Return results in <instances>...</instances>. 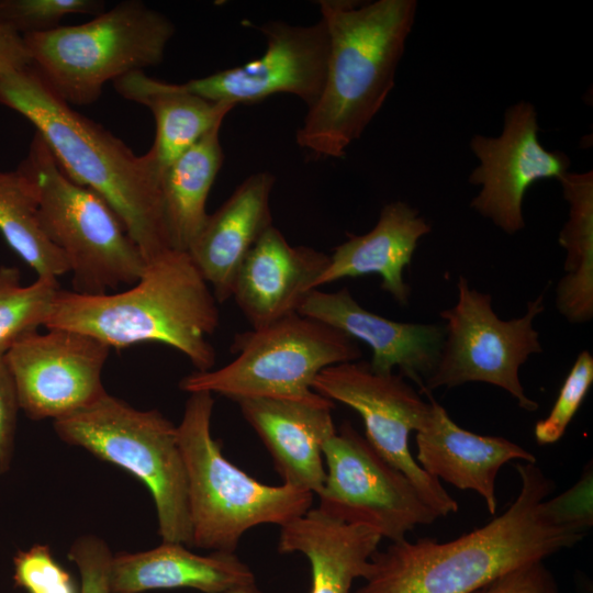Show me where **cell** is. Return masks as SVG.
Returning <instances> with one entry per match:
<instances>
[{
  "mask_svg": "<svg viewBox=\"0 0 593 593\" xmlns=\"http://www.w3.org/2000/svg\"><path fill=\"white\" fill-rule=\"evenodd\" d=\"M558 180L569 219L559 234L567 257L556 305L570 323H585L593 316V172L568 171Z\"/></svg>",
  "mask_w": 593,
  "mask_h": 593,
  "instance_id": "obj_26",
  "label": "cell"
},
{
  "mask_svg": "<svg viewBox=\"0 0 593 593\" xmlns=\"http://www.w3.org/2000/svg\"><path fill=\"white\" fill-rule=\"evenodd\" d=\"M275 177L258 171L246 178L208 219L187 251L219 303L232 298L237 272L250 249L272 225Z\"/></svg>",
  "mask_w": 593,
  "mask_h": 593,
  "instance_id": "obj_19",
  "label": "cell"
},
{
  "mask_svg": "<svg viewBox=\"0 0 593 593\" xmlns=\"http://www.w3.org/2000/svg\"><path fill=\"white\" fill-rule=\"evenodd\" d=\"M110 347L64 328L32 333L4 354L19 406L38 421L70 415L107 393L102 369Z\"/></svg>",
  "mask_w": 593,
  "mask_h": 593,
  "instance_id": "obj_13",
  "label": "cell"
},
{
  "mask_svg": "<svg viewBox=\"0 0 593 593\" xmlns=\"http://www.w3.org/2000/svg\"><path fill=\"white\" fill-rule=\"evenodd\" d=\"M20 410L15 387L4 355L0 354V475L11 467Z\"/></svg>",
  "mask_w": 593,
  "mask_h": 593,
  "instance_id": "obj_34",
  "label": "cell"
},
{
  "mask_svg": "<svg viewBox=\"0 0 593 593\" xmlns=\"http://www.w3.org/2000/svg\"><path fill=\"white\" fill-rule=\"evenodd\" d=\"M318 7L329 40L326 78L296 131V143L314 155L340 158L394 87L417 2L321 0Z\"/></svg>",
  "mask_w": 593,
  "mask_h": 593,
  "instance_id": "obj_3",
  "label": "cell"
},
{
  "mask_svg": "<svg viewBox=\"0 0 593 593\" xmlns=\"http://www.w3.org/2000/svg\"><path fill=\"white\" fill-rule=\"evenodd\" d=\"M59 290L55 277H37L23 287L16 268H0V354L44 326Z\"/></svg>",
  "mask_w": 593,
  "mask_h": 593,
  "instance_id": "obj_28",
  "label": "cell"
},
{
  "mask_svg": "<svg viewBox=\"0 0 593 593\" xmlns=\"http://www.w3.org/2000/svg\"><path fill=\"white\" fill-rule=\"evenodd\" d=\"M298 313L333 326L372 350L370 368L378 373H399L422 390L441 351L445 331L437 324L404 323L365 310L344 288L335 292L314 289Z\"/></svg>",
  "mask_w": 593,
  "mask_h": 593,
  "instance_id": "obj_16",
  "label": "cell"
},
{
  "mask_svg": "<svg viewBox=\"0 0 593 593\" xmlns=\"http://www.w3.org/2000/svg\"><path fill=\"white\" fill-rule=\"evenodd\" d=\"M323 458L326 475L316 508L326 516L372 528L391 542L439 518L411 481L349 422L325 441Z\"/></svg>",
  "mask_w": 593,
  "mask_h": 593,
  "instance_id": "obj_11",
  "label": "cell"
},
{
  "mask_svg": "<svg viewBox=\"0 0 593 593\" xmlns=\"http://www.w3.org/2000/svg\"><path fill=\"white\" fill-rule=\"evenodd\" d=\"M329 256L306 246H292L271 225L245 257L232 298L251 328L298 313L328 264Z\"/></svg>",
  "mask_w": 593,
  "mask_h": 593,
  "instance_id": "obj_18",
  "label": "cell"
},
{
  "mask_svg": "<svg viewBox=\"0 0 593 593\" xmlns=\"http://www.w3.org/2000/svg\"><path fill=\"white\" fill-rule=\"evenodd\" d=\"M231 351L237 355L231 362L215 370H195L181 379L179 388L235 402L253 398L320 402L326 398L312 388L316 376L362 355L344 332L299 313L236 334Z\"/></svg>",
  "mask_w": 593,
  "mask_h": 593,
  "instance_id": "obj_8",
  "label": "cell"
},
{
  "mask_svg": "<svg viewBox=\"0 0 593 593\" xmlns=\"http://www.w3.org/2000/svg\"><path fill=\"white\" fill-rule=\"evenodd\" d=\"M217 305L189 254L168 249L125 291L89 295L60 289L44 327L83 333L118 349L165 344L197 371H208L216 359L209 337L220 324Z\"/></svg>",
  "mask_w": 593,
  "mask_h": 593,
  "instance_id": "obj_4",
  "label": "cell"
},
{
  "mask_svg": "<svg viewBox=\"0 0 593 593\" xmlns=\"http://www.w3.org/2000/svg\"><path fill=\"white\" fill-rule=\"evenodd\" d=\"M189 394L177 433L187 471L191 547L235 552L248 529L281 527L312 508L313 493L261 483L228 461L211 434L213 394Z\"/></svg>",
  "mask_w": 593,
  "mask_h": 593,
  "instance_id": "obj_5",
  "label": "cell"
},
{
  "mask_svg": "<svg viewBox=\"0 0 593 593\" xmlns=\"http://www.w3.org/2000/svg\"><path fill=\"white\" fill-rule=\"evenodd\" d=\"M457 290L456 304L439 313L444 343L423 391L484 382L505 390L523 410L536 411L538 403L526 395L519 368L532 354L542 351L533 322L545 309L544 294L527 303L523 316L504 321L494 312L492 296L470 288L467 278L459 277Z\"/></svg>",
  "mask_w": 593,
  "mask_h": 593,
  "instance_id": "obj_10",
  "label": "cell"
},
{
  "mask_svg": "<svg viewBox=\"0 0 593 593\" xmlns=\"http://www.w3.org/2000/svg\"><path fill=\"white\" fill-rule=\"evenodd\" d=\"M13 581L26 593H80L72 575L55 559L51 547L43 544L16 552Z\"/></svg>",
  "mask_w": 593,
  "mask_h": 593,
  "instance_id": "obj_31",
  "label": "cell"
},
{
  "mask_svg": "<svg viewBox=\"0 0 593 593\" xmlns=\"http://www.w3.org/2000/svg\"><path fill=\"white\" fill-rule=\"evenodd\" d=\"M538 131L534 105L519 101L506 110L501 135H473L470 141L480 164L469 181L481 186L471 208L510 235L525 226L522 205L528 188L569 171V157L544 148Z\"/></svg>",
  "mask_w": 593,
  "mask_h": 593,
  "instance_id": "obj_15",
  "label": "cell"
},
{
  "mask_svg": "<svg viewBox=\"0 0 593 593\" xmlns=\"http://www.w3.org/2000/svg\"><path fill=\"white\" fill-rule=\"evenodd\" d=\"M113 86L124 99L152 112L156 133L148 152L161 172L213 127L222 125L235 107L202 98L183 83L161 81L144 71L124 75L114 80Z\"/></svg>",
  "mask_w": 593,
  "mask_h": 593,
  "instance_id": "obj_24",
  "label": "cell"
},
{
  "mask_svg": "<svg viewBox=\"0 0 593 593\" xmlns=\"http://www.w3.org/2000/svg\"><path fill=\"white\" fill-rule=\"evenodd\" d=\"M220 128L213 127L161 172L163 212L172 249L188 251L208 219V197L223 164Z\"/></svg>",
  "mask_w": 593,
  "mask_h": 593,
  "instance_id": "obj_25",
  "label": "cell"
},
{
  "mask_svg": "<svg viewBox=\"0 0 593 593\" xmlns=\"http://www.w3.org/2000/svg\"><path fill=\"white\" fill-rule=\"evenodd\" d=\"M22 164L35 180L42 227L68 265L72 291L99 295L136 283L147 262L109 204L69 179L36 133Z\"/></svg>",
  "mask_w": 593,
  "mask_h": 593,
  "instance_id": "obj_9",
  "label": "cell"
},
{
  "mask_svg": "<svg viewBox=\"0 0 593 593\" xmlns=\"http://www.w3.org/2000/svg\"><path fill=\"white\" fill-rule=\"evenodd\" d=\"M176 33L164 13L124 0L92 20L24 35L31 67L69 105L94 103L110 80L160 64Z\"/></svg>",
  "mask_w": 593,
  "mask_h": 593,
  "instance_id": "obj_6",
  "label": "cell"
},
{
  "mask_svg": "<svg viewBox=\"0 0 593 593\" xmlns=\"http://www.w3.org/2000/svg\"><path fill=\"white\" fill-rule=\"evenodd\" d=\"M430 231L432 226L416 209L403 201L391 202L382 208L371 231L348 235L334 249L314 288L377 273L381 277V288L400 305H406L411 288L403 271L411 264L418 240Z\"/></svg>",
  "mask_w": 593,
  "mask_h": 593,
  "instance_id": "obj_21",
  "label": "cell"
},
{
  "mask_svg": "<svg viewBox=\"0 0 593 593\" xmlns=\"http://www.w3.org/2000/svg\"><path fill=\"white\" fill-rule=\"evenodd\" d=\"M312 388L361 416L367 440L411 481L439 517L458 511L456 500L414 460L409 449L410 433L427 425L432 403L429 399L424 401L404 377L374 372L369 362L347 361L323 369Z\"/></svg>",
  "mask_w": 593,
  "mask_h": 593,
  "instance_id": "obj_12",
  "label": "cell"
},
{
  "mask_svg": "<svg viewBox=\"0 0 593 593\" xmlns=\"http://www.w3.org/2000/svg\"><path fill=\"white\" fill-rule=\"evenodd\" d=\"M0 233L37 277L69 272L63 254L42 227L36 183L22 161L15 170L0 171Z\"/></svg>",
  "mask_w": 593,
  "mask_h": 593,
  "instance_id": "obj_27",
  "label": "cell"
},
{
  "mask_svg": "<svg viewBox=\"0 0 593 593\" xmlns=\"http://www.w3.org/2000/svg\"><path fill=\"white\" fill-rule=\"evenodd\" d=\"M109 581L111 593L170 589L221 593L255 582V575L235 552L198 555L182 544L161 541L149 550L113 555Z\"/></svg>",
  "mask_w": 593,
  "mask_h": 593,
  "instance_id": "obj_22",
  "label": "cell"
},
{
  "mask_svg": "<svg viewBox=\"0 0 593 593\" xmlns=\"http://www.w3.org/2000/svg\"><path fill=\"white\" fill-rule=\"evenodd\" d=\"M425 393L432 403V415L416 433L418 465L437 480L477 492L494 515L500 469L511 460L536 462V457L504 437L479 435L460 427L429 392Z\"/></svg>",
  "mask_w": 593,
  "mask_h": 593,
  "instance_id": "obj_20",
  "label": "cell"
},
{
  "mask_svg": "<svg viewBox=\"0 0 593 593\" xmlns=\"http://www.w3.org/2000/svg\"><path fill=\"white\" fill-rule=\"evenodd\" d=\"M221 593H265L261 591L255 582L239 584L236 586H233L228 590H225Z\"/></svg>",
  "mask_w": 593,
  "mask_h": 593,
  "instance_id": "obj_36",
  "label": "cell"
},
{
  "mask_svg": "<svg viewBox=\"0 0 593 593\" xmlns=\"http://www.w3.org/2000/svg\"><path fill=\"white\" fill-rule=\"evenodd\" d=\"M236 403L270 454L282 483L317 495L326 475L323 445L336 432L334 402L253 398Z\"/></svg>",
  "mask_w": 593,
  "mask_h": 593,
  "instance_id": "obj_17",
  "label": "cell"
},
{
  "mask_svg": "<svg viewBox=\"0 0 593 593\" xmlns=\"http://www.w3.org/2000/svg\"><path fill=\"white\" fill-rule=\"evenodd\" d=\"M0 103L30 121L65 175L114 211L146 262L170 246L161 170L149 152L136 156L119 137L58 98L30 66L0 74Z\"/></svg>",
  "mask_w": 593,
  "mask_h": 593,
  "instance_id": "obj_2",
  "label": "cell"
},
{
  "mask_svg": "<svg viewBox=\"0 0 593 593\" xmlns=\"http://www.w3.org/2000/svg\"><path fill=\"white\" fill-rule=\"evenodd\" d=\"M57 436L137 478L150 492L163 541L192 546L188 480L177 426L108 392L54 421Z\"/></svg>",
  "mask_w": 593,
  "mask_h": 593,
  "instance_id": "obj_7",
  "label": "cell"
},
{
  "mask_svg": "<svg viewBox=\"0 0 593 593\" xmlns=\"http://www.w3.org/2000/svg\"><path fill=\"white\" fill-rule=\"evenodd\" d=\"M68 559L80 574V593H111L110 567L113 553L96 535L78 537L69 548Z\"/></svg>",
  "mask_w": 593,
  "mask_h": 593,
  "instance_id": "obj_32",
  "label": "cell"
},
{
  "mask_svg": "<svg viewBox=\"0 0 593 593\" xmlns=\"http://www.w3.org/2000/svg\"><path fill=\"white\" fill-rule=\"evenodd\" d=\"M521 489L511 505L488 524L439 542L406 538L377 550L365 583L353 593H472L521 566L544 561L579 542L591 524L536 462L516 465Z\"/></svg>",
  "mask_w": 593,
  "mask_h": 593,
  "instance_id": "obj_1",
  "label": "cell"
},
{
  "mask_svg": "<svg viewBox=\"0 0 593 593\" xmlns=\"http://www.w3.org/2000/svg\"><path fill=\"white\" fill-rule=\"evenodd\" d=\"M592 382L593 357L588 350H583L569 371L550 413L535 425L534 435L539 445L553 444L563 436Z\"/></svg>",
  "mask_w": 593,
  "mask_h": 593,
  "instance_id": "obj_30",
  "label": "cell"
},
{
  "mask_svg": "<svg viewBox=\"0 0 593 593\" xmlns=\"http://www.w3.org/2000/svg\"><path fill=\"white\" fill-rule=\"evenodd\" d=\"M381 539L372 528L343 523L311 508L280 527L278 551L307 558L310 593H350L354 581L366 578Z\"/></svg>",
  "mask_w": 593,
  "mask_h": 593,
  "instance_id": "obj_23",
  "label": "cell"
},
{
  "mask_svg": "<svg viewBox=\"0 0 593 593\" xmlns=\"http://www.w3.org/2000/svg\"><path fill=\"white\" fill-rule=\"evenodd\" d=\"M472 593H560L552 573L544 561L515 568L488 582Z\"/></svg>",
  "mask_w": 593,
  "mask_h": 593,
  "instance_id": "obj_33",
  "label": "cell"
},
{
  "mask_svg": "<svg viewBox=\"0 0 593 593\" xmlns=\"http://www.w3.org/2000/svg\"><path fill=\"white\" fill-rule=\"evenodd\" d=\"M259 31L266 38L260 57L191 79L184 87L202 98L234 105L290 93L312 108L321 97L327 70L329 40L324 21L311 25L268 21Z\"/></svg>",
  "mask_w": 593,
  "mask_h": 593,
  "instance_id": "obj_14",
  "label": "cell"
},
{
  "mask_svg": "<svg viewBox=\"0 0 593 593\" xmlns=\"http://www.w3.org/2000/svg\"><path fill=\"white\" fill-rule=\"evenodd\" d=\"M31 66V57L24 38L15 30L0 23V74Z\"/></svg>",
  "mask_w": 593,
  "mask_h": 593,
  "instance_id": "obj_35",
  "label": "cell"
},
{
  "mask_svg": "<svg viewBox=\"0 0 593 593\" xmlns=\"http://www.w3.org/2000/svg\"><path fill=\"white\" fill-rule=\"evenodd\" d=\"M104 9L100 0H0V23L24 36L54 30L66 15L96 16Z\"/></svg>",
  "mask_w": 593,
  "mask_h": 593,
  "instance_id": "obj_29",
  "label": "cell"
}]
</instances>
